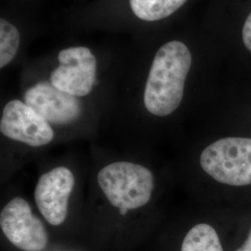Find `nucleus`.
Returning <instances> with one entry per match:
<instances>
[{"label": "nucleus", "mask_w": 251, "mask_h": 251, "mask_svg": "<svg viewBox=\"0 0 251 251\" xmlns=\"http://www.w3.org/2000/svg\"><path fill=\"white\" fill-rule=\"evenodd\" d=\"M192 65L188 47L180 41L162 46L155 54L144 89V106L156 117H168L181 102Z\"/></svg>", "instance_id": "f257e3e1"}, {"label": "nucleus", "mask_w": 251, "mask_h": 251, "mask_svg": "<svg viewBox=\"0 0 251 251\" xmlns=\"http://www.w3.org/2000/svg\"><path fill=\"white\" fill-rule=\"evenodd\" d=\"M98 183L109 202L121 215L148 204L153 191V175L147 168L130 162H116L98 174Z\"/></svg>", "instance_id": "f03ea898"}, {"label": "nucleus", "mask_w": 251, "mask_h": 251, "mask_svg": "<svg viewBox=\"0 0 251 251\" xmlns=\"http://www.w3.org/2000/svg\"><path fill=\"white\" fill-rule=\"evenodd\" d=\"M203 171L231 186L251 184V139L228 137L206 147L200 155Z\"/></svg>", "instance_id": "7ed1b4c3"}, {"label": "nucleus", "mask_w": 251, "mask_h": 251, "mask_svg": "<svg viewBox=\"0 0 251 251\" xmlns=\"http://www.w3.org/2000/svg\"><path fill=\"white\" fill-rule=\"evenodd\" d=\"M59 66L50 74V82L59 90L75 97L89 95L96 82L97 60L89 48L71 47L58 54Z\"/></svg>", "instance_id": "20e7f679"}, {"label": "nucleus", "mask_w": 251, "mask_h": 251, "mask_svg": "<svg viewBox=\"0 0 251 251\" xmlns=\"http://www.w3.org/2000/svg\"><path fill=\"white\" fill-rule=\"evenodd\" d=\"M0 227L9 242L24 251H43L49 243L45 226L24 198H15L0 213Z\"/></svg>", "instance_id": "39448f33"}, {"label": "nucleus", "mask_w": 251, "mask_h": 251, "mask_svg": "<svg viewBox=\"0 0 251 251\" xmlns=\"http://www.w3.org/2000/svg\"><path fill=\"white\" fill-rule=\"evenodd\" d=\"M0 131L10 140L32 147L50 144L54 138L50 124L25 102L12 100L3 109Z\"/></svg>", "instance_id": "423d86ee"}, {"label": "nucleus", "mask_w": 251, "mask_h": 251, "mask_svg": "<svg viewBox=\"0 0 251 251\" xmlns=\"http://www.w3.org/2000/svg\"><path fill=\"white\" fill-rule=\"evenodd\" d=\"M74 186L72 171L65 167H57L38 179L35 200L40 213L50 225L59 226L65 221Z\"/></svg>", "instance_id": "0eeeda50"}, {"label": "nucleus", "mask_w": 251, "mask_h": 251, "mask_svg": "<svg viewBox=\"0 0 251 251\" xmlns=\"http://www.w3.org/2000/svg\"><path fill=\"white\" fill-rule=\"evenodd\" d=\"M25 102L52 125H68L81 115L77 97L57 89L51 82H39L25 93Z\"/></svg>", "instance_id": "6e6552de"}, {"label": "nucleus", "mask_w": 251, "mask_h": 251, "mask_svg": "<svg viewBox=\"0 0 251 251\" xmlns=\"http://www.w3.org/2000/svg\"><path fill=\"white\" fill-rule=\"evenodd\" d=\"M187 0H129L135 16L146 22L167 18L182 7Z\"/></svg>", "instance_id": "1a4fd4ad"}, {"label": "nucleus", "mask_w": 251, "mask_h": 251, "mask_svg": "<svg viewBox=\"0 0 251 251\" xmlns=\"http://www.w3.org/2000/svg\"><path fill=\"white\" fill-rule=\"evenodd\" d=\"M180 251H224L215 229L206 224L195 225L185 235Z\"/></svg>", "instance_id": "9d476101"}, {"label": "nucleus", "mask_w": 251, "mask_h": 251, "mask_svg": "<svg viewBox=\"0 0 251 251\" xmlns=\"http://www.w3.org/2000/svg\"><path fill=\"white\" fill-rule=\"evenodd\" d=\"M18 29L6 19L0 20V68L7 66L16 56L20 47Z\"/></svg>", "instance_id": "9b49d317"}, {"label": "nucleus", "mask_w": 251, "mask_h": 251, "mask_svg": "<svg viewBox=\"0 0 251 251\" xmlns=\"http://www.w3.org/2000/svg\"><path fill=\"white\" fill-rule=\"evenodd\" d=\"M242 37L244 45L251 52V12L243 26Z\"/></svg>", "instance_id": "f8f14e48"}, {"label": "nucleus", "mask_w": 251, "mask_h": 251, "mask_svg": "<svg viewBox=\"0 0 251 251\" xmlns=\"http://www.w3.org/2000/svg\"><path fill=\"white\" fill-rule=\"evenodd\" d=\"M235 251H251V230L250 233H249V235H248V238L243 244V246H241L239 249H237Z\"/></svg>", "instance_id": "ddd939ff"}]
</instances>
